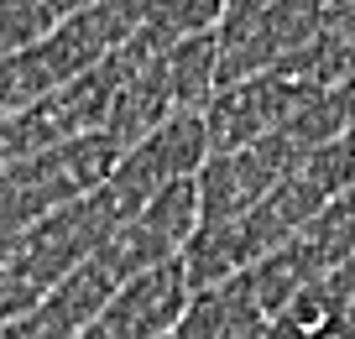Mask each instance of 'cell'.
Wrapping results in <instances>:
<instances>
[{
    "label": "cell",
    "instance_id": "cell-1",
    "mask_svg": "<svg viewBox=\"0 0 355 339\" xmlns=\"http://www.w3.org/2000/svg\"><path fill=\"white\" fill-rule=\"evenodd\" d=\"M214 94H220V37L204 32V37L167 47L162 58H152L146 68H136L125 78L110 105L105 136L121 152H131L157 125L178 121V115H204Z\"/></svg>",
    "mask_w": 355,
    "mask_h": 339
},
{
    "label": "cell",
    "instance_id": "cell-2",
    "mask_svg": "<svg viewBox=\"0 0 355 339\" xmlns=\"http://www.w3.org/2000/svg\"><path fill=\"white\" fill-rule=\"evenodd\" d=\"M121 146L105 131L78 136V141L47 146V152H32L21 162L0 167V235H26L32 225H42L47 214H58L63 204L94 193L105 177L121 162Z\"/></svg>",
    "mask_w": 355,
    "mask_h": 339
},
{
    "label": "cell",
    "instance_id": "cell-3",
    "mask_svg": "<svg viewBox=\"0 0 355 339\" xmlns=\"http://www.w3.org/2000/svg\"><path fill=\"white\" fill-rule=\"evenodd\" d=\"M131 209L110 193V188H94V193L63 204L58 214H47L42 225H32L26 235H16V256H11V282L32 287V293H47L53 282H63L68 272L89 261L115 230H121Z\"/></svg>",
    "mask_w": 355,
    "mask_h": 339
},
{
    "label": "cell",
    "instance_id": "cell-4",
    "mask_svg": "<svg viewBox=\"0 0 355 339\" xmlns=\"http://www.w3.org/2000/svg\"><path fill=\"white\" fill-rule=\"evenodd\" d=\"M204 162H209V131H204V115H178V121L157 125L146 141H136L131 152L115 162V173L105 177V188L136 214V209H146L157 193H167L173 183L199 177Z\"/></svg>",
    "mask_w": 355,
    "mask_h": 339
},
{
    "label": "cell",
    "instance_id": "cell-5",
    "mask_svg": "<svg viewBox=\"0 0 355 339\" xmlns=\"http://www.w3.org/2000/svg\"><path fill=\"white\" fill-rule=\"evenodd\" d=\"M193 230H199V188H193V177H189V183H173L167 193H157L146 209H136L94 256L110 261L115 272L131 282V277L152 272V266L178 261L183 245L193 241Z\"/></svg>",
    "mask_w": 355,
    "mask_h": 339
}]
</instances>
